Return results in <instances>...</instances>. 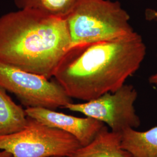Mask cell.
<instances>
[{"mask_svg": "<svg viewBox=\"0 0 157 157\" xmlns=\"http://www.w3.org/2000/svg\"><path fill=\"white\" fill-rule=\"evenodd\" d=\"M146 54L140 34L69 48L54 78L71 98L88 101L121 87Z\"/></svg>", "mask_w": 157, "mask_h": 157, "instance_id": "1", "label": "cell"}, {"mask_svg": "<svg viewBox=\"0 0 157 157\" xmlns=\"http://www.w3.org/2000/svg\"><path fill=\"white\" fill-rule=\"evenodd\" d=\"M71 41L65 19L29 9L0 17V62L48 79Z\"/></svg>", "mask_w": 157, "mask_h": 157, "instance_id": "2", "label": "cell"}, {"mask_svg": "<svg viewBox=\"0 0 157 157\" xmlns=\"http://www.w3.org/2000/svg\"><path fill=\"white\" fill-rule=\"evenodd\" d=\"M71 47L122 38L135 32L118 1L80 0L66 19Z\"/></svg>", "mask_w": 157, "mask_h": 157, "instance_id": "3", "label": "cell"}, {"mask_svg": "<svg viewBox=\"0 0 157 157\" xmlns=\"http://www.w3.org/2000/svg\"><path fill=\"white\" fill-rule=\"evenodd\" d=\"M80 147L72 135L29 117L22 130L0 136V150L12 157H70Z\"/></svg>", "mask_w": 157, "mask_h": 157, "instance_id": "4", "label": "cell"}, {"mask_svg": "<svg viewBox=\"0 0 157 157\" xmlns=\"http://www.w3.org/2000/svg\"><path fill=\"white\" fill-rule=\"evenodd\" d=\"M0 87L13 94L26 108L55 110L73 102L56 80L0 62Z\"/></svg>", "mask_w": 157, "mask_h": 157, "instance_id": "5", "label": "cell"}, {"mask_svg": "<svg viewBox=\"0 0 157 157\" xmlns=\"http://www.w3.org/2000/svg\"><path fill=\"white\" fill-rule=\"evenodd\" d=\"M137 98V92L133 86L124 84L113 93L108 92L83 103L71 102L63 108L105 123L112 132L122 133L126 129L140 126L134 107Z\"/></svg>", "mask_w": 157, "mask_h": 157, "instance_id": "6", "label": "cell"}, {"mask_svg": "<svg viewBox=\"0 0 157 157\" xmlns=\"http://www.w3.org/2000/svg\"><path fill=\"white\" fill-rule=\"evenodd\" d=\"M27 116L73 136L82 146L89 144L105 126L94 118H78L45 108H26Z\"/></svg>", "mask_w": 157, "mask_h": 157, "instance_id": "7", "label": "cell"}, {"mask_svg": "<svg viewBox=\"0 0 157 157\" xmlns=\"http://www.w3.org/2000/svg\"><path fill=\"white\" fill-rule=\"evenodd\" d=\"M122 133L109 131L104 126L94 140L82 146L70 157H132L122 147Z\"/></svg>", "mask_w": 157, "mask_h": 157, "instance_id": "8", "label": "cell"}, {"mask_svg": "<svg viewBox=\"0 0 157 157\" xmlns=\"http://www.w3.org/2000/svg\"><path fill=\"white\" fill-rule=\"evenodd\" d=\"M121 144L133 157H157V126L146 132L132 128L124 130Z\"/></svg>", "mask_w": 157, "mask_h": 157, "instance_id": "9", "label": "cell"}, {"mask_svg": "<svg viewBox=\"0 0 157 157\" xmlns=\"http://www.w3.org/2000/svg\"><path fill=\"white\" fill-rule=\"evenodd\" d=\"M6 91L0 87V136L22 130L28 121L25 109L13 101Z\"/></svg>", "mask_w": 157, "mask_h": 157, "instance_id": "10", "label": "cell"}, {"mask_svg": "<svg viewBox=\"0 0 157 157\" xmlns=\"http://www.w3.org/2000/svg\"><path fill=\"white\" fill-rule=\"evenodd\" d=\"M80 0H14L18 9H29L65 19Z\"/></svg>", "mask_w": 157, "mask_h": 157, "instance_id": "11", "label": "cell"}, {"mask_svg": "<svg viewBox=\"0 0 157 157\" xmlns=\"http://www.w3.org/2000/svg\"><path fill=\"white\" fill-rule=\"evenodd\" d=\"M149 82L151 84H155L157 86V73L154 74L150 77Z\"/></svg>", "mask_w": 157, "mask_h": 157, "instance_id": "12", "label": "cell"}, {"mask_svg": "<svg viewBox=\"0 0 157 157\" xmlns=\"http://www.w3.org/2000/svg\"><path fill=\"white\" fill-rule=\"evenodd\" d=\"M0 157H12L11 154L8 152L0 150Z\"/></svg>", "mask_w": 157, "mask_h": 157, "instance_id": "13", "label": "cell"}, {"mask_svg": "<svg viewBox=\"0 0 157 157\" xmlns=\"http://www.w3.org/2000/svg\"><path fill=\"white\" fill-rule=\"evenodd\" d=\"M149 16L151 17L152 19H155L157 21V11L150 10L148 12Z\"/></svg>", "mask_w": 157, "mask_h": 157, "instance_id": "14", "label": "cell"}, {"mask_svg": "<svg viewBox=\"0 0 157 157\" xmlns=\"http://www.w3.org/2000/svg\"><path fill=\"white\" fill-rule=\"evenodd\" d=\"M59 157V156H52V157Z\"/></svg>", "mask_w": 157, "mask_h": 157, "instance_id": "15", "label": "cell"}, {"mask_svg": "<svg viewBox=\"0 0 157 157\" xmlns=\"http://www.w3.org/2000/svg\"></svg>", "mask_w": 157, "mask_h": 157, "instance_id": "16", "label": "cell"}]
</instances>
